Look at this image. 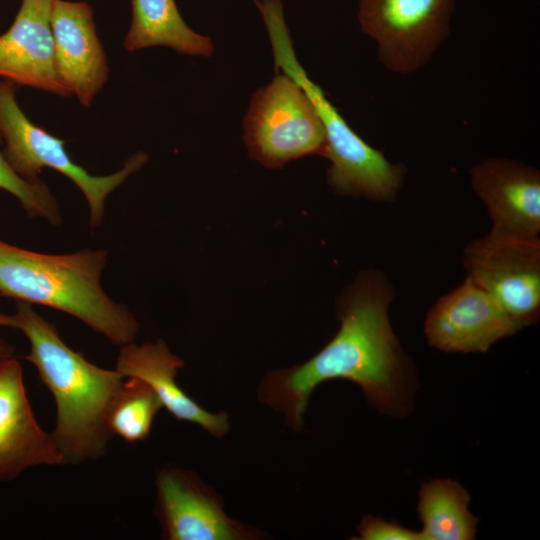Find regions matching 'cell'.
<instances>
[{"label":"cell","mask_w":540,"mask_h":540,"mask_svg":"<svg viewBox=\"0 0 540 540\" xmlns=\"http://www.w3.org/2000/svg\"><path fill=\"white\" fill-rule=\"evenodd\" d=\"M394 295L383 272L362 271L337 301L340 327L335 336L306 362L269 372L259 387V400L299 432L313 390L324 381L345 379L357 384L382 413L406 415L414 370L390 325Z\"/></svg>","instance_id":"cell-1"},{"label":"cell","mask_w":540,"mask_h":540,"mask_svg":"<svg viewBox=\"0 0 540 540\" xmlns=\"http://www.w3.org/2000/svg\"><path fill=\"white\" fill-rule=\"evenodd\" d=\"M0 327L21 332L30 344L24 359L37 370L56 405L53 436L65 464H80L106 454L113 437L106 425L109 406L124 378L87 360L65 343L54 323L33 305L16 301L0 312Z\"/></svg>","instance_id":"cell-2"},{"label":"cell","mask_w":540,"mask_h":540,"mask_svg":"<svg viewBox=\"0 0 540 540\" xmlns=\"http://www.w3.org/2000/svg\"><path fill=\"white\" fill-rule=\"evenodd\" d=\"M107 263L101 248L49 254L0 239V296L66 313L121 347L134 341L139 323L104 291Z\"/></svg>","instance_id":"cell-3"},{"label":"cell","mask_w":540,"mask_h":540,"mask_svg":"<svg viewBox=\"0 0 540 540\" xmlns=\"http://www.w3.org/2000/svg\"><path fill=\"white\" fill-rule=\"evenodd\" d=\"M255 4L268 32L276 70H282L303 88L320 117L326 140L324 156L331 162L326 174L328 185L339 195L393 202L404 183L405 165L389 161L364 141L308 77L296 58L282 0H256Z\"/></svg>","instance_id":"cell-4"},{"label":"cell","mask_w":540,"mask_h":540,"mask_svg":"<svg viewBox=\"0 0 540 540\" xmlns=\"http://www.w3.org/2000/svg\"><path fill=\"white\" fill-rule=\"evenodd\" d=\"M16 85L0 78V134L3 154L11 168L23 179L41 181L43 168H51L78 187L89 209V224H102L105 201L148 160L144 152L131 155L123 166L108 175H92L75 163L65 148V141L34 124L16 100Z\"/></svg>","instance_id":"cell-5"},{"label":"cell","mask_w":540,"mask_h":540,"mask_svg":"<svg viewBox=\"0 0 540 540\" xmlns=\"http://www.w3.org/2000/svg\"><path fill=\"white\" fill-rule=\"evenodd\" d=\"M249 157L268 168H280L307 155H325V132L316 108L303 88L277 73L257 90L244 118Z\"/></svg>","instance_id":"cell-6"},{"label":"cell","mask_w":540,"mask_h":540,"mask_svg":"<svg viewBox=\"0 0 540 540\" xmlns=\"http://www.w3.org/2000/svg\"><path fill=\"white\" fill-rule=\"evenodd\" d=\"M456 0H359L358 22L387 70L413 73L448 37Z\"/></svg>","instance_id":"cell-7"},{"label":"cell","mask_w":540,"mask_h":540,"mask_svg":"<svg viewBox=\"0 0 540 540\" xmlns=\"http://www.w3.org/2000/svg\"><path fill=\"white\" fill-rule=\"evenodd\" d=\"M467 277L492 295L523 327L540 314V239L487 235L462 253Z\"/></svg>","instance_id":"cell-8"},{"label":"cell","mask_w":540,"mask_h":540,"mask_svg":"<svg viewBox=\"0 0 540 540\" xmlns=\"http://www.w3.org/2000/svg\"><path fill=\"white\" fill-rule=\"evenodd\" d=\"M155 514L167 540H249L261 532L229 518L222 500L196 474L173 466L156 478Z\"/></svg>","instance_id":"cell-9"},{"label":"cell","mask_w":540,"mask_h":540,"mask_svg":"<svg viewBox=\"0 0 540 540\" xmlns=\"http://www.w3.org/2000/svg\"><path fill=\"white\" fill-rule=\"evenodd\" d=\"M520 329L502 305L467 276L434 303L424 323L428 343L448 353H485Z\"/></svg>","instance_id":"cell-10"},{"label":"cell","mask_w":540,"mask_h":540,"mask_svg":"<svg viewBox=\"0 0 540 540\" xmlns=\"http://www.w3.org/2000/svg\"><path fill=\"white\" fill-rule=\"evenodd\" d=\"M470 183L492 221L490 232L540 239L538 169L508 158H489L470 169Z\"/></svg>","instance_id":"cell-11"},{"label":"cell","mask_w":540,"mask_h":540,"mask_svg":"<svg viewBox=\"0 0 540 540\" xmlns=\"http://www.w3.org/2000/svg\"><path fill=\"white\" fill-rule=\"evenodd\" d=\"M65 464L51 433L38 424L27 397L21 363L15 357L0 366V482L26 469Z\"/></svg>","instance_id":"cell-12"},{"label":"cell","mask_w":540,"mask_h":540,"mask_svg":"<svg viewBox=\"0 0 540 540\" xmlns=\"http://www.w3.org/2000/svg\"><path fill=\"white\" fill-rule=\"evenodd\" d=\"M51 28L59 77L69 94L88 107L109 75L93 9L83 1L53 0Z\"/></svg>","instance_id":"cell-13"},{"label":"cell","mask_w":540,"mask_h":540,"mask_svg":"<svg viewBox=\"0 0 540 540\" xmlns=\"http://www.w3.org/2000/svg\"><path fill=\"white\" fill-rule=\"evenodd\" d=\"M53 0H21L13 23L0 35V78L70 96L56 66L51 28Z\"/></svg>","instance_id":"cell-14"},{"label":"cell","mask_w":540,"mask_h":540,"mask_svg":"<svg viewBox=\"0 0 540 540\" xmlns=\"http://www.w3.org/2000/svg\"><path fill=\"white\" fill-rule=\"evenodd\" d=\"M183 367L184 361L169 350L164 340L157 339L121 346L115 369L123 378L146 383L177 420L196 424L215 437L224 436L229 430L227 413L205 410L178 386L175 379Z\"/></svg>","instance_id":"cell-15"},{"label":"cell","mask_w":540,"mask_h":540,"mask_svg":"<svg viewBox=\"0 0 540 540\" xmlns=\"http://www.w3.org/2000/svg\"><path fill=\"white\" fill-rule=\"evenodd\" d=\"M130 3L132 16L123 40L125 50L135 52L163 46L190 56L213 54L211 39L185 23L175 0H130Z\"/></svg>","instance_id":"cell-16"},{"label":"cell","mask_w":540,"mask_h":540,"mask_svg":"<svg viewBox=\"0 0 540 540\" xmlns=\"http://www.w3.org/2000/svg\"><path fill=\"white\" fill-rule=\"evenodd\" d=\"M470 496L456 481L433 479L419 490L421 540H471L478 519L468 510Z\"/></svg>","instance_id":"cell-17"},{"label":"cell","mask_w":540,"mask_h":540,"mask_svg":"<svg viewBox=\"0 0 540 540\" xmlns=\"http://www.w3.org/2000/svg\"><path fill=\"white\" fill-rule=\"evenodd\" d=\"M163 408L153 390L136 378L123 380L109 406L106 425L112 436L134 444L150 435L154 419Z\"/></svg>","instance_id":"cell-18"},{"label":"cell","mask_w":540,"mask_h":540,"mask_svg":"<svg viewBox=\"0 0 540 540\" xmlns=\"http://www.w3.org/2000/svg\"><path fill=\"white\" fill-rule=\"evenodd\" d=\"M1 142L0 134V189L12 195L29 217L41 218L53 226H60V206L48 186L42 181L30 182L20 177L7 162Z\"/></svg>","instance_id":"cell-19"},{"label":"cell","mask_w":540,"mask_h":540,"mask_svg":"<svg viewBox=\"0 0 540 540\" xmlns=\"http://www.w3.org/2000/svg\"><path fill=\"white\" fill-rule=\"evenodd\" d=\"M356 531L359 540H421L419 531L410 530L397 522L366 515Z\"/></svg>","instance_id":"cell-20"},{"label":"cell","mask_w":540,"mask_h":540,"mask_svg":"<svg viewBox=\"0 0 540 540\" xmlns=\"http://www.w3.org/2000/svg\"><path fill=\"white\" fill-rule=\"evenodd\" d=\"M15 357V347L0 334V366Z\"/></svg>","instance_id":"cell-21"}]
</instances>
